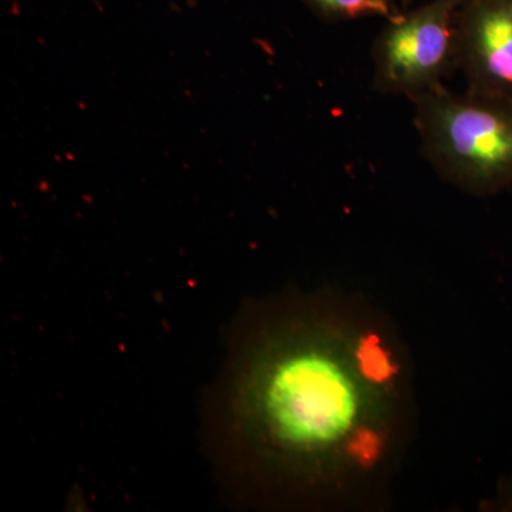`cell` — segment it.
<instances>
[{
	"label": "cell",
	"mask_w": 512,
	"mask_h": 512,
	"mask_svg": "<svg viewBox=\"0 0 512 512\" xmlns=\"http://www.w3.org/2000/svg\"><path fill=\"white\" fill-rule=\"evenodd\" d=\"M208 404L212 460L232 487L306 493L379 454L389 355L312 303L242 320Z\"/></svg>",
	"instance_id": "1"
},
{
	"label": "cell",
	"mask_w": 512,
	"mask_h": 512,
	"mask_svg": "<svg viewBox=\"0 0 512 512\" xmlns=\"http://www.w3.org/2000/svg\"><path fill=\"white\" fill-rule=\"evenodd\" d=\"M421 156L441 178L474 195L512 185V106L441 86L413 100Z\"/></svg>",
	"instance_id": "2"
},
{
	"label": "cell",
	"mask_w": 512,
	"mask_h": 512,
	"mask_svg": "<svg viewBox=\"0 0 512 512\" xmlns=\"http://www.w3.org/2000/svg\"><path fill=\"white\" fill-rule=\"evenodd\" d=\"M463 0H430L386 20L372 46V86L410 101L444 86L458 70L457 10Z\"/></svg>",
	"instance_id": "3"
},
{
	"label": "cell",
	"mask_w": 512,
	"mask_h": 512,
	"mask_svg": "<svg viewBox=\"0 0 512 512\" xmlns=\"http://www.w3.org/2000/svg\"><path fill=\"white\" fill-rule=\"evenodd\" d=\"M456 32L467 92L512 106V0H463Z\"/></svg>",
	"instance_id": "4"
},
{
	"label": "cell",
	"mask_w": 512,
	"mask_h": 512,
	"mask_svg": "<svg viewBox=\"0 0 512 512\" xmlns=\"http://www.w3.org/2000/svg\"><path fill=\"white\" fill-rule=\"evenodd\" d=\"M325 22H349L363 18L389 20L409 9L412 0H302Z\"/></svg>",
	"instance_id": "5"
},
{
	"label": "cell",
	"mask_w": 512,
	"mask_h": 512,
	"mask_svg": "<svg viewBox=\"0 0 512 512\" xmlns=\"http://www.w3.org/2000/svg\"><path fill=\"white\" fill-rule=\"evenodd\" d=\"M505 497V505H508V507H512V485L508 487L507 493L504 495Z\"/></svg>",
	"instance_id": "6"
}]
</instances>
